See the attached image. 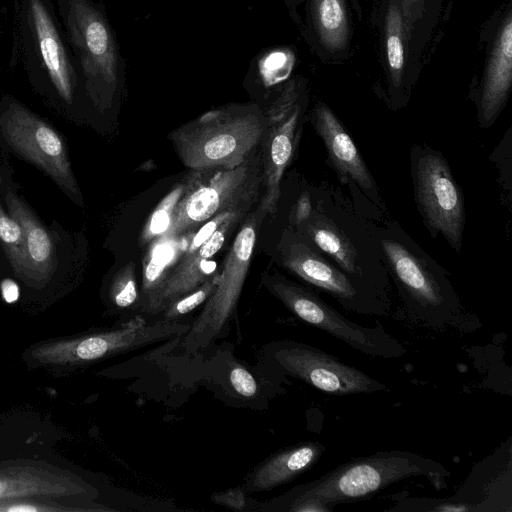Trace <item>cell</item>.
<instances>
[{"mask_svg":"<svg viewBox=\"0 0 512 512\" xmlns=\"http://www.w3.org/2000/svg\"><path fill=\"white\" fill-rule=\"evenodd\" d=\"M376 238L408 318L429 329L472 332L481 324L463 307L447 272L397 223L377 230Z\"/></svg>","mask_w":512,"mask_h":512,"instance_id":"1","label":"cell"},{"mask_svg":"<svg viewBox=\"0 0 512 512\" xmlns=\"http://www.w3.org/2000/svg\"><path fill=\"white\" fill-rule=\"evenodd\" d=\"M450 472L441 464L410 451H380L345 462L284 496L293 501L314 499L333 508L375 496L390 485L411 477H424L436 489L447 487Z\"/></svg>","mask_w":512,"mask_h":512,"instance_id":"2","label":"cell"},{"mask_svg":"<svg viewBox=\"0 0 512 512\" xmlns=\"http://www.w3.org/2000/svg\"><path fill=\"white\" fill-rule=\"evenodd\" d=\"M267 130L258 104L211 110L171 134L183 164L193 171L231 169L254 153Z\"/></svg>","mask_w":512,"mask_h":512,"instance_id":"3","label":"cell"},{"mask_svg":"<svg viewBox=\"0 0 512 512\" xmlns=\"http://www.w3.org/2000/svg\"><path fill=\"white\" fill-rule=\"evenodd\" d=\"M193 172L184 182L183 194L164 236L188 235L224 212H249L264 182L262 154L256 152L231 169Z\"/></svg>","mask_w":512,"mask_h":512,"instance_id":"4","label":"cell"},{"mask_svg":"<svg viewBox=\"0 0 512 512\" xmlns=\"http://www.w3.org/2000/svg\"><path fill=\"white\" fill-rule=\"evenodd\" d=\"M64 16L87 93L100 109L110 108L125 82V59L102 7L91 0H65Z\"/></svg>","mask_w":512,"mask_h":512,"instance_id":"5","label":"cell"},{"mask_svg":"<svg viewBox=\"0 0 512 512\" xmlns=\"http://www.w3.org/2000/svg\"><path fill=\"white\" fill-rule=\"evenodd\" d=\"M414 198L423 222L433 237L442 236L459 251L465 227V201L449 163L437 150L415 145L411 150Z\"/></svg>","mask_w":512,"mask_h":512,"instance_id":"6","label":"cell"},{"mask_svg":"<svg viewBox=\"0 0 512 512\" xmlns=\"http://www.w3.org/2000/svg\"><path fill=\"white\" fill-rule=\"evenodd\" d=\"M265 283L299 319L359 352L384 359L399 358L407 353L383 326L364 327L349 320L308 288L282 277H269Z\"/></svg>","mask_w":512,"mask_h":512,"instance_id":"7","label":"cell"},{"mask_svg":"<svg viewBox=\"0 0 512 512\" xmlns=\"http://www.w3.org/2000/svg\"><path fill=\"white\" fill-rule=\"evenodd\" d=\"M264 215L258 208L234 239L214 292L185 334L182 344L187 353L196 354L212 344L234 315L251 263L258 223Z\"/></svg>","mask_w":512,"mask_h":512,"instance_id":"8","label":"cell"},{"mask_svg":"<svg viewBox=\"0 0 512 512\" xmlns=\"http://www.w3.org/2000/svg\"><path fill=\"white\" fill-rule=\"evenodd\" d=\"M480 73L470 95L481 127L489 128L508 101L512 88V0L502 2L480 28Z\"/></svg>","mask_w":512,"mask_h":512,"instance_id":"9","label":"cell"},{"mask_svg":"<svg viewBox=\"0 0 512 512\" xmlns=\"http://www.w3.org/2000/svg\"><path fill=\"white\" fill-rule=\"evenodd\" d=\"M308 105L307 80L293 76L270 101L265 113L268 133L262 155L265 192L260 209L274 213L280 198V182L298 139Z\"/></svg>","mask_w":512,"mask_h":512,"instance_id":"10","label":"cell"},{"mask_svg":"<svg viewBox=\"0 0 512 512\" xmlns=\"http://www.w3.org/2000/svg\"><path fill=\"white\" fill-rule=\"evenodd\" d=\"M190 326L179 320L148 323L137 315L114 329L43 345L33 355L43 363L91 362L185 335Z\"/></svg>","mask_w":512,"mask_h":512,"instance_id":"11","label":"cell"},{"mask_svg":"<svg viewBox=\"0 0 512 512\" xmlns=\"http://www.w3.org/2000/svg\"><path fill=\"white\" fill-rule=\"evenodd\" d=\"M271 359L284 375L336 396L383 391L386 385L333 355L306 343L283 340L271 346Z\"/></svg>","mask_w":512,"mask_h":512,"instance_id":"12","label":"cell"},{"mask_svg":"<svg viewBox=\"0 0 512 512\" xmlns=\"http://www.w3.org/2000/svg\"><path fill=\"white\" fill-rule=\"evenodd\" d=\"M371 22L377 31L385 100L391 109H401L408 103L421 71L413 57L401 0H377Z\"/></svg>","mask_w":512,"mask_h":512,"instance_id":"13","label":"cell"},{"mask_svg":"<svg viewBox=\"0 0 512 512\" xmlns=\"http://www.w3.org/2000/svg\"><path fill=\"white\" fill-rule=\"evenodd\" d=\"M0 128L15 152L43 170L63 189L77 194L65 145L50 125L26 108L11 104L1 116Z\"/></svg>","mask_w":512,"mask_h":512,"instance_id":"14","label":"cell"},{"mask_svg":"<svg viewBox=\"0 0 512 512\" xmlns=\"http://www.w3.org/2000/svg\"><path fill=\"white\" fill-rule=\"evenodd\" d=\"M283 265L310 285L332 296L348 312L386 316L390 304L364 289L317 249L302 241L288 243Z\"/></svg>","mask_w":512,"mask_h":512,"instance_id":"15","label":"cell"},{"mask_svg":"<svg viewBox=\"0 0 512 512\" xmlns=\"http://www.w3.org/2000/svg\"><path fill=\"white\" fill-rule=\"evenodd\" d=\"M302 4L301 37L323 63L342 64L352 54L356 20L362 17L358 0H303Z\"/></svg>","mask_w":512,"mask_h":512,"instance_id":"16","label":"cell"},{"mask_svg":"<svg viewBox=\"0 0 512 512\" xmlns=\"http://www.w3.org/2000/svg\"><path fill=\"white\" fill-rule=\"evenodd\" d=\"M243 218L245 215H237L226 220L197 248L187 245L179 263L144 298V311L161 313L171 302L194 291L216 274L217 263L211 259L222 248L229 230Z\"/></svg>","mask_w":512,"mask_h":512,"instance_id":"17","label":"cell"},{"mask_svg":"<svg viewBox=\"0 0 512 512\" xmlns=\"http://www.w3.org/2000/svg\"><path fill=\"white\" fill-rule=\"evenodd\" d=\"M317 250L322 251L328 258L355 283L375 294L385 302L390 303L386 291V279L379 277L368 266L361 262L358 251L352 238L344 228L338 226L322 211L319 205L310 216L298 225Z\"/></svg>","mask_w":512,"mask_h":512,"instance_id":"18","label":"cell"},{"mask_svg":"<svg viewBox=\"0 0 512 512\" xmlns=\"http://www.w3.org/2000/svg\"><path fill=\"white\" fill-rule=\"evenodd\" d=\"M313 126L322 139L329 163L343 182H352L375 205H380L377 185L352 138L324 102L315 103L312 114Z\"/></svg>","mask_w":512,"mask_h":512,"instance_id":"19","label":"cell"},{"mask_svg":"<svg viewBox=\"0 0 512 512\" xmlns=\"http://www.w3.org/2000/svg\"><path fill=\"white\" fill-rule=\"evenodd\" d=\"M29 14L42 62L58 94L70 103L76 74L51 15L42 0H29Z\"/></svg>","mask_w":512,"mask_h":512,"instance_id":"20","label":"cell"},{"mask_svg":"<svg viewBox=\"0 0 512 512\" xmlns=\"http://www.w3.org/2000/svg\"><path fill=\"white\" fill-rule=\"evenodd\" d=\"M325 450L319 441H305L286 447L254 469L247 479L246 489L260 492L286 484L312 468Z\"/></svg>","mask_w":512,"mask_h":512,"instance_id":"21","label":"cell"},{"mask_svg":"<svg viewBox=\"0 0 512 512\" xmlns=\"http://www.w3.org/2000/svg\"><path fill=\"white\" fill-rule=\"evenodd\" d=\"M5 202L9 214L21 225L30 265L37 283L52 275L57 264L52 240L32 211L12 191L6 189Z\"/></svg>","mask_w":512,"mask_h":512,"instance_id":"22","label":"cell"},{"mask_svg":"<svg viewBox=\"0 0 512 512\" xmlns=\"http://www.w3.org/2000/svg\"><path fill=\"white\" fill-rule=\"evenodd\" d=\"M296 62V51L291 46L281 45L266 48L250 62L246 79L252 80L264 90L271 91L272 100L294 76Z\"/></svg>","mask_w":512,"mask_h":512,"instance_id":"23","label":"cell"},{"mask_svg":"<svg viewBox=\"0 0 512 512\" xmlns=\"http://www.w3.org/2000/svg\"><path fill=\"white\" fill-rule=\"evenodd\" d=\"M0 473V501L14 497L63 494L72 489V483L57 480L56 476L41 475L26 468H8Z\"/></svg>","mask_w":512,"mask_h":512,"instance_id":"24","label":"cell"},{"mask_svg":"<svg viewBox=\"0 0 512 512\" xmlns=\"http://www.w3.org/2000/svg\"><path fill=\"white\" fill-rule=\"evenodd\" d=\"M190 234L182 237L162 235L153 240L143 269L142 292L144 298L162 281L168 272L167 269L179 260L186 250Z\"/></svg>","mask_w":512,"mask_h":512,"instance_id":"25","label":"cell"},{"mask_svg":"<svg viewBox=\"0 0 512 512\" xmlns=\"http://www.w3.org/2000/svg\"><path fill=\"white\" fill-rule=\"evenodd\" d=\"M0 243L14 273L27 281H35L27 254L23 229L0 204Z\"/></svg>","mask_w":512,"mask_h":512,"instance_id":"26","label":"cell"},{"mask_svg":"<svg viewBox=\"0 0 512 512\" xmlns=\"http://www.w3.org/2000/svg\"><path fill=\"white\" fill-rule=\"evenodd\" d=\"M184 187V182L177 185L158 203L141 232L140 239L143 244L152 242L168 230Z\"/></svg>","mask_w":512,"mask_h":512,"instance_id":"27","label":"cell"},{"mask_svg":"<svg viewBox=\"0 0 512 512\" xmlns=\"http://www.w3.org/2000/svg\"><path fill=\"white\" fill-rule=\"evenodd\" d=\"M442 0H424L422 16L412 40L414 60L421 70L425 52L432 40L435 27L441 16Z\"/></svg>","mask_w":512,"mask_h":512,"instance_id":"28","label":"cell"},{"mask_svg":"<svg viewBox=\"0 0 512 512\" xmlns=\"http://www.w3.org/2000/svg\"><path fill=\"white\" fill-rule=\"evenodd\" d=\"M218 280V274L209 277L194 291L176 299L161 312L164 320L174 321L192 312L205 303L214 292Z\"/></svg>","mask_w":512,"mask_h":512,"instance_id":"29","label":"cell"},{"mask_svg":"<svg viewBox=\"0 0 512 512\" xmlns=\"http://www.w3.org/2000/svg\"><path fill=\"white\" fill-rule=\"evenodd\" d=\"M392 511H438V512H459V511H473L476 508L464 500L456 496L446 499L436 498H409L392 507Z\"/></svg>","mask_w":512,"mask_h":512,"instance_id":"30","label":"cell"},{"mask_svg":"<svg viewBox=\"0 0 512 512\" xmlns=\"http://www.w3.org/2000/svg\"><path fill=\"white\" fill-rule=\"evenodd\" d=\"M110 297L118 308H128L138 299V290L133 263L125 265L114 277Z\"/></svg>","mask_w":512,"mask_h":512,"instance_id":"31","label":"cell"},{"mask_svg":"<svg viewBox=\"0 0 512 512\" xmlns=\"http://www.w3.org/2000/svg\"><path fill=\"white\" fill-rule=\"evenodd\" d=\"M233 389L243 397H253L257 393V382L254 376L242 365L235 364L229 374Z\"/></svg>","mask_w":512,"mask_h":512,"instance_id":"32","label":"cell"},{"mask_svg":"<svg viewBox=\"0 0 512 512\" xmlns=\"http://www.w3.org/2000/svg\"><path fill=\"white\" fill-rule=\"evenodd\" d=\"M211 500L218 505L234 510H244L247 508V497L245 491L240 487L214 493L211 496Z\"/></svg>","mask_w":512,"mask_h":512,"instance_id":"33","label":"cell"},{"mask_svg":"<svg viewBox=\"0 0 512 512\" xmlns=\"http://www.w3.org/2000/svg\"><path fill=\"white\" fill-rule=\"evenodd\" d=\"M402 11L410 29L411 48L412 40L420 22L424 0H401Z\"/></svg>","mask_w":512,"mask_h":512,"instance_id":"34","label":"cell"},{"mask_svg":"<svg viewBox=\"0 0 512 512\" xmlns=\"http://www.w3.org/2000/svg\"><path fill=\"white\" fill-rule=\"evenodd\" d=\"M313 209L310 193L304 191L298 198L291 214V223L295 226L303 223L311 214Z\"/></svg>","mask_w":512,"mask_h":512,"instance_id":"35","label":"cell"},{"mask_svg":"<svg viewBox=\"0 0 512 512\" xmlns=\"http://www.w3.org/2000/svg\"><path fill=\"white\" fill-rule=\"evenodd\" d=\"M1 293L7 303H14L19 297V287L11 279H4L1 282Z\"/></svg>","mask_w":512,"mask_h":512,"instance_id":"36","label":"cell"},{"mask_svg":"<svg viewBox=\"0 0 512 512\" xmlns=\"http://www.w3.org/2000/svg\"><path fill=\"white\" fill-rule=\"evenodd\" d=\"M283 2L287 8L292 22L299 30L302 25V16L299 12V8L302 5L303 0H283Z\"/></svg>","mask_w":512,"mask_h":512,"instance_id":"37","label":"cell"}]
</instances>
